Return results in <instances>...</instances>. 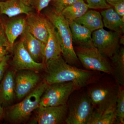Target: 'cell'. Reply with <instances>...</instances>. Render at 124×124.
Returning a JSON list of instances; mask_svg holds the SVG:
<instances>
[{
	"mask_svg": "<svg viewBox=\"0 0 124 124\" xmlns=\"http://www.w3.org/2000/svg\"><path fill=\"white\" fill-rule=\"evenodd\" d=\"M43 80L49 85L71 82L78 90L98 81L99 72L78 68L68 63L62 55L45 63Z\"/></svg>",
	"mask_w": 124,
	"mask_h": 124,
	"instance_id": "1",
	"label": "cell"
},
{
	"mask_svg": "<svg viewBox=\"0 0 124 124\" xmlns=\"http://www.w3.org/2000/svg\"><path fill=\"white\" fill-rule=\"evenodd\" d=\"M44 15L57 30L62 49V55L64 60L70 65L78 68L80 63L73 47L69 23L61 13L56 11L53 7L46 9Z\"/></svg>",
	"mask_w": 124,
	"mask_h": 124,
	"instance_id": "2",
	"label": "cell"
},
{
	"mask_svg": "<svg viewBox=\"0 0 124 124\" xmlns=\"http://www.w3.org/2000/svg\"><path fill=\"white\" fill-rule=\"evenodd\" d=\"M42 80L20 102L5 108L4 117L10 122L21 123L25 122L31 116L36 108L39 106L41 96L49 86Z\"/></svg>",
	"mask_w": 124,
	"mask_h": 124,
	"instance_id": "3",
	"label": "cell"
},
{
	"mask_svg": "<svg viewBox=\"0 0 124 124\" xmlns=\"http://www.w3.org/2000/svg\"><path fill=\"white\" fill-rule=\"evenodd\" d=\"M98 80L87 86L86 93L94 109L104 112L116 108L119 85L116 82Z\"/></svg>",
	"mask_w": 124,
	"mask_h": 124,
	"instance_id": "4",
	"label": "cell"
},
{
	"mask_svg": "<svg viewBox=\"0 0 124 124\" xmlns=\"http://www.w3.org/2000/svg\"><path fill=\"white\" fill-rule=\"evenodd\" d=\"M76 90L70 95L67 102L65 124H87L94 110L93 107L87 93Z\"/></svg>",
	"mask_w": 124,
	"mask_h": 124,
	"instance_id": "5",
	"label": "cell"
},
{
	"mask_svg": "<svg viewBox=\"0 0 124 124\" xmlns=\"http://www.w3.org/2000/svg\"><path fill=\"white\" fill-rule=\"evenodd\" d=\"M75 50L80 63L86 70L111 75L110 62L95 46H77Z\"/></svg>",
	"mask_w": 124,
	"mask_h": 124,
	"instance_id": "6",
	"label": "cell"
},
{
	"mask_svg": "<svg viewBox=\"0 0 124 124\" xmlns=\"http://www.w3.org/2000/svg\"><path fill=\"white\" fill-rule=\"evenodd\" d=\"M77 90L71 82L49 85L41 98L39 106H56L67 104L70 95Z\"/></svg>",
	"mask_w": 124,
	"mask_h": 124,
	"instance_id": "7",
	"label": "cell"
},
{
	"mask_svg": "<svg viewBox=\"0 0 124 124\" xmlns=\"http://www.w3.org/2000/svg\"><path fill=\"white\" fill-rule=\"evenodd\" d=\"M11 53L12 59L9 64L11 69L16 72L23 70H29L37 72L44 70L45 64L36 62L30 55L21 40L14 44Z\"/></svg>",
	"mask_w": 124,
	"mask_h": 124,
	"instance_id": "8",
	"label": "cell"
},
{
	"mask_svg": "<svg viewBox=\"0 0 124 124\" xmlns=\"http://www.w3.org/2000/svg\"><path fill=\"white\" fill-rule=\"evenodd\" d=\"M121 36L113 31L101 28L92 32L93 44L103 55L111 58L120 48Z\"/></svg>",
	"mask_w": 124,
	"mask_h": 124,
	"instance_id": "9",
	"label": "cell"
},
{
	"mask_svg": "<svg viewBox=\"0 0 124 124\" xmlns=\"http://www.w3.org/2000/svg\"><path fill=\"white\" fill-rule=\"evenodd\" d=\"M34 111V121L37 124H65L67 115V106L66 104L56 106H39Z\"/></svg>",
	"mask_w": 124,
	"mask_h": 124,
	"instance_id": "10",
	"label": "cell"
},
{
	"mask_svg": "<svg viewBox=\"0 0 124 124\" xmlns=\"http://www.w3.org/2000/svg\"><path fill=\"white\" fill-rule=\"evenodd\" d=\"M39 72L29 70L16 72L15 93L16 98L21 100L25 97L41 82Z\"/></svg>",
	"mask_w": 124,
	"mask_h": 124,
	"instance_id": "11",
	"label": "cell"
},
{
	"mask_svg": "<svg viewBox=\"0 0 124 124\" xmlns=\"http://www.w3.org/2000/svg\"><path fill=\"white\" fill-rule=\"evenodd\" d=\"M26 28L35 38L46 44L49 32L46 24V17L41 13L31 11L26 17Z\"/></svg>",
	"mask_w": 124,
	"mask_h": 124,
	"instance_id": "12",
	"label": "cell"
},
{
	"mask_svg": "<svg viewBox=\"0 0 124 124\" xmlns=\"http://www.w3.org/2000/svg\"><path fill=\"white\" fill-rule=\"evenodd\" d=\"M16 72L7 69L0 82V103L4 108L11 106L15 100Z\"/></svg>",
	"mask_w": 124,
	"mask_h": 124,
	"instance_id": "13",
	"label": "cell"
},
{
	"mask_svg": "<svg viewBox=\"0 0 124 124\" xmlns=\"http://www.w3.org/2000/svg\"><path fill=\"white\" fill-rule=\"evenodd\" d=\"M46 24L49 36L45 46L44 60L45 64L49 60L62 55V49L57 30L53 24L46 17Z\"/></svg>",
	"mask_w": 124,
	"mask_h": 124,
	"instance_id": "14",
	"label": "cell"
},
{
	"mask_svg": "<svg viewBox=\"0 0 124 124\" xmlns=\"http://www.w3.org/2000/svg\"><path fill=\"white\" fill-rule=\"evenodd\" d=\"M2 22L5 34L8 42L9 52L11 53L16 40L21 36L26 28V18L14 17L9 18L4 21L2 20Z\"/></svg>",
	"mask_w": 124,
	"mask_h": 124,
	"instance_id": "15",
	"label": "cell"
},
{
	"mask_svg": "<svg viewBox=\"0 0 124 124\" xmlns=\"http://www.w3.org/2000/svg\"><path fill=\"white\" fill-rule=\"evenodd\" d=\"M20 40L22 41L25 48L35 62L44 63L46 45L33 36L26 28L21 35Z\"/></svg>",
	"mask_w": 124,
	"mask_h": 124,
	"instance_id": "16",
	"label": "cell"
},
{
	"mask_svg": "<svg viewBox=\"0 0 124 124\" xmlns=\"http://www.w3.org/2000/svg\"><path fill=\"white\" fill-rule=\"evenodd\" d=\"M33 9L25 4L23 0H6L0 1V14L7 16L9 18L21 14L27 15Z\"/></svg>",
	"mask_w": 124,
	"mask_h": 124,
	"instance_id": "17",
	"label": "cell"
},
{
	"mask_svg": "<svg viewBox=\"0 0 124 124\" xmlns=\"http://www.w3.org/2000/svg\"><path fill=\"white\" fill-rule=\"evenodd\" d=\"M100 13L104 26L111 31L123 35L124 32V16H120L112 7L105 9Z\"/></svg>",
	"mask_w": 124,
	"mask_h": 124,
	"instance_id": "18",
	"label": "cell"
},
{
	"mask_svg": "<svg viewBox=\"0 0 124 124\" xmlns=\"http://www.w3.org/2000/svg\"><path fill=\"white\" fill-rule=\"evenodd\" d=\"M69 23L73 41L78 46H94L91 31L75 21Z\"/></svg>",
	"mask_w": 124,
	"mask_h": 124,
	"instance_id": "19",
	"label": "cell"
},
{
	"mask_svg": "<svg viewBox=\"0 0 124 124\" xmlns=\"http://www.w3.org/2000/svg\"><path fill=\"white\" fill-rule=\"evenodd\" d=\"M111 75L119 85L124 86V48L119 49L111 58Z\"/></svg>",
	"mask_w": 124,
	"mask_h": 124,
	"instance_id": "20",
	"label": "cell"
},
{
	"mask_svg": "<svg viewBox=\"0 0 124 124\" xmlns=\"http://www.w3.org/2000/svg\"><path fill=\"white\" fill-rule=\"evenodd\" d=\"M75 21L88 28L93 32L103 28V24L101 13L94 10L87 11Z\"/></svg>",
	"mask_w": 124,
	"mask_h": 124,
	"instance_id": "21",
	"label": "cell"
},
{
	"mask_svg": "<svg viewBox=\"0 0 124 124\" xmlns=\"http://www.w3.org/2000/svg\"><path fill=\"white\" fill-rule=\"evenodd\" d=\"M89 7L84 0H78L68 6L61 12L63 17L68 22L75 21L88 11Z\"/></svg>",
	"mask_w": 124,
	"mask_h": 124,
	"instance_id": "22",
	"label": "cell"
},
{
	"mask_svg": "<svg viewBox=\"0 0 124 124\" xmlns=\"http://www.w3.org/2000/svg\"><path fill=\"white\" fill-rule=\"evenodd\" d=\"M118 124L116 108L104 112L94 110L87 124Z\"/></svg>",
	"mask_w": 124,
	"mask_h": 124,
	"instance_id": "23",
	"label": "cell"
},
{
	"mask_svg": "<svg viewBox=\"0 0 124 124\" xmlns=\"http://www.w3.org/2000/svg\"><path fill=\"white\" fill-rule=\"evenodd\" d=\"M116 114L118 124H124V86L119 85L117 94Z\"/></svg>",
	"mask_w": 124,
	"mask_h": 124,
	"instance_id": "24",
	"label": "cell"
},
{
	"mask_svg": "<svg viewBox=\"0 0 124 124\" xmlns=\"http://www.w3.org/2000/svg\"><path fill=\"white\" fill-rule=\"evenodd\" d=\"M9 52V46L6 36L2 20L0 23V63Z\"/></svg>",
	"mask_w": 124,
	"mask_h": 124,
	"instance_id": "25",
	"label": "cell"
},
{
	"mask_svg": "<svg viewBox=\"0 0 124 124\" xmlns=\"http://www.w3.org/2000/svg\"><path fill=\"white\" fill-rule=\"evenodd\" d=\"M28 6L31 7L36 12L41 13L44 9L48 7L52 0H23Z\"/></svg>",
	"mask_w": 124,
	"mask_h": 124,
	"instance_id": "26",
	"label": "cell"
},
{
	"mask_svg": "<svg viewBox=\"0 0 124 124\" xmlns=\"http://www.w3.org/2000/svg\"><path fill=\"white\" fill-rule=\"evenodd\" d=\"M89 8L92 9H108L112 7L106 0H85Z\"/></svg>",
	"mask_w": 124,
	"mask_h": 124,
	"instance_id": "27",
	"label": "cell"
},
{
	"mask_svg": "<svg viewBox=\"0 0 124 124\" xmlns=\"http://www.w3.org/2000/svg\"><path fill=\"white\" fill-rule=\"evenodd\" d=\"M78 0H52L53 8L55 10L60 12L66 7L72 4Z\"/></svg>",
	"mask_w": 124,
	"mask_h": 124,
	"instance_id": "28",
	"label": "cell"
},
{
	"mask_svg": "<svg viewBox=\"0 0 124 124\" xmlns=\"http://www.w3.org/2000/svg\"><path fill=\"white\" fill-rule=\"evenodd\" d=\"M11 56L7 54L0 63V82L4 76L5 72L8 68Z\"/></svg>",
	"mask_w": 124,
	"mask_h": 124,
	"instance_id": "29",
	"label": "cell"
},
{
	"mask_svg": "<svg viewBox=\"0 0 124 124\" xmlns=\"http://www.w3.org/2000/svg\"><path fill=\"white\" fill-rule=\"evenodd\" d=\"M115 11L121 17L124 16V0H122L112 6Z\"/></svg>",
	"mask_w": 124,
	"mask_h": 124,
	"instance_id": "30",
	"label": "cell"
},
{
	"mask_svg": "<svg viewBox=\"0 0 124 124\" xmlns=\"http://www.w3.org/2000/svg\"><path fill=\"white\" fill-rule=\"evenodd\" d=\"M4 107L0 103V121L4 117L5 109Z\"/></svg>",
	"mask_w": 124,
	"mask_h": 124,
	"instance_id": "31",
	"label": "cell"
},
{
	"mask_svg": "<svg viewBox=\"0 0 124 124\" xmlns=\"http://www.w3.org/2000/svg\"><path fill=\"white\" fill-rule=\"evenodd\" d=\"M106 0L108 4L112 7L114 5L122 0Z\"/></svg>",
	"mask_w": 124,
	"mask_h": 124,
	"instance_id": "32",
	"label": "cell"
},
{
	"mask_svg": "<svg viewBox=\"0 0 124 124\" xmlns=\"http://www.w3.org/2000/svg\"><path fill=\"white\" fill-rule=\"evenodd\" d=\"M6 0H0V1H4Z\"/></svg>",
	"mask_w": 124,
	"mask_h": 124,
	"instance_id": "33",
	"label": "cell"
},
{
	"mask_svg": "<svg viewBox=\"0 0 124 124\" xmlns=\"http://www.w3.org/2000/svg\"></svg>",
	"mask_w": 124,
	"mask_h": 124,
	"instance_id": "34",
	"label": "cell"
}]
</instances>
